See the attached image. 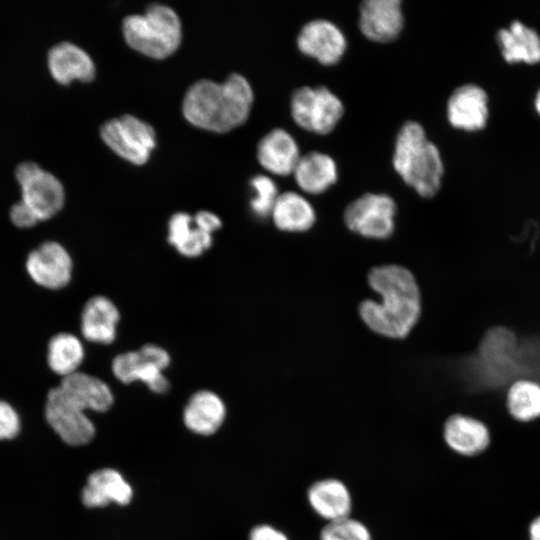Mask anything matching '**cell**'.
<instances>
[{
    "label": "cell",
    "mask_w": 540,
    "mask_h": 540,
    "mask_svg": "<svg viewBox=\"0 0 540 540\" xmlns=\"http://www.w3.org/2000/svg\"><path fill=\"white\" fill-rule=\"evenodd\" d=\"M132 495L131 486L118 471L104 468L90 474L82 491V501L90 508L104 507L110 503L126 505Z\"/></svg>",
    "instance_id": "cell-20"
},
{
    "label": "cell",
    "mask_w": 540,
    "mask_h": 540,
    "mask_svg": "<svg viewBox=\"0 0 540 540\" xmlns=\"http://www.w3.org/2000/svg\"><path fill=\"white\" fill-rule=\"evenodd\" d=\"M506 410L517 423L528 424L540 420V383L518 379L506 390Z\"/></svg>",
    "instance_id": "cell-27"
},
{
    "label": "cell",
    "mask_w": 540,
    "mask_h": 540,
    "mask_svg": "<svg viewBox=\"0 0 540 540\" xmlns=\"http://www.w3.org/2000/svg\"><path fill=\"white\" fill-rule=\"evenodd\" d=\"M194 227V220L191 215L185 212L173 214L168 222V242L178 249L188 238Z\"/></svg>",
    "instance_id": "cell-30"
},
{
    "label": "cell",
    "mask_w": 540,
    "mask_h": 540,
    "mask_svg": "<svg viewBox=\"0 0 540 540\" xmlns=\"http://www.w3.org/2000/svg\"><path fill=\"white\" fill-rule=\"evenodd\" d=\"M254 100L253 89L241 74L232 73L222 83L201 79L191 85L182 102L185 119L192 125L228 132L248 118Z\"/></svg>",
    "instance_id": "cell-2"
},
{
    "label": "cell",
    "mask_w": 540,
    "mask_h": 540,
    "mask_svg": "<svg viewBox=\"0 0 540 540\" xmlns=\"http://www.w3.org/2000/svg\"><path fill=\"white\" fill-rule=\"evenodd\" d=\"M250 185L255 192L250 201L253 215L259 219L269 217L280 194L276 183L269 176L258 174L252 177Z\"/></svg>",
    "instance_id": "cell-29"
},
{
    "label": "cell",
    "mask_w": 540,
    "mask_h": 540,
    "mask_svg": "<svg viewBox=\"0 0 540 540\" xmlns=\"http://www.w3.org/2000/svg\"><path fill=\"white\" fill-rule=\"evenodd\" d=\"M58 386L86 410L105 412L114 401L110 387L103 380L82 371L61 378Z\"/></svg>",
    "instance_id": "cell-26"
},
{
    "label": "cell",
    "mask_w": 540,
    "mask_h": 540,
    "mask_svg": "<svg viewBox=\"0 0 540 540\" xmlns=\"http://www.w3.org/2000/svg\"><path fill=\"white\" fill-rule=\"evenodd\" d=\"M392 163L402 180L420 196L433 197L440 189L444 174L442 157L420 123L410 120L401 126Z\"/></svg>",
    "instance_id": "cell-3"
},
{
    "label": "cell",
    "mask_w": 540,
    "mask_h": 540,
    "mask_svg": "<svg viewBox=\"0 0 540 540\" xmlns=\"http://www.w3.org/2000/svg\"><path fill=\"white\" fill-rule=\"evenodd\" d=\"M359 29L369 40L387 43L395 40L404 26L399 0H366L359 8Z\"/></svg>",
    "instance_id": "cell-13"
},
{
    "label": "cell",
    "mask_w": 540,
    "mask_h": 540,
    "mask_svg": "<svg viewBox=\"0 0 540 540\" xmlns=\"http://www.w3.org/2000/svg\"><path fill=\"white\" fill-rule=\"evenodd\" d=\"M41 167L34 162H23L15 170V177L19 184H23L32 177Z\"/></svg>",
    "instance_id": "cell-35"
},
{
    "label": "cell",
    "mask_w": 540,
    "mask_h": 540,
    "mask_svg": "<svg viewBox=\"0 0 540 540\" xmlns=\"http://www.w3.org/2000/svg\"><path fill=\"white\" fill-rule=\"evenodd\" d=\"M290 109L299 127L320 135L330 133L344 114L342 101L325 86L296 89L291 96Z\"/></svg>",
    "instance_id": "cell-5"
},
{
    "label": "cell",
    "mask_w": 540,
    "mask_h": 540,
    "mask_svg": "<svg viewBox=\"0 0 540 540\" xmlns=\"http://www.w3.org/2000/svg\"><path fill=\"white\" fill-rule=\"evenodd\" d=\"M10 224L17 230L28 231L40 221L33 210L22 200L14 203L8 212Z\"/></svg>",
    "instance_id": "cell-32"
},
{
    "label": "cell",
    "mask_w": 540,
    "mask_h": 540,
    "mask_svg": "<svg viewBox=\"0 0 540 540\" xmlns=\"http://www.w3.org/2000/svg\"><path fill=\"white\" fill-rule=\"evenodd\" d=\"M225 416L226 406L223 400L209 390L195 392L183 411L185 426L200 435L215 433L222 425Z\"/></svg>",
    "instance_id": "cell-21"
},
{
    "label": "cell",
    "mask_w": 540,
    "mask_h": 540,
    "mask_svg": "<svg viewBox=\"0 0 540 540\" xmlns=\"http://www.w3.org/2000/svg\"><path fill=\"white\" fill-rule=\"evenodd\" d=\"M87 410L57 385L45 398L44 415L50 427L69 445L87 444L95 435V427Z\"/></svg>",
    "instance_id": "cell-9"
},
{
    "label": "cell",
    "mask_w": 540,
    "mask_h": 540,
    "mask_svg": "<svg viewBox=\"0 0 540 540\" xmlns=\"http://www.w3.org/2000/svg\"><path fill=\"white\" fill-rule=\"evenodd\" d=\"M300 156L297 142L282 128L268 132L257 145L259 164L274 175L292 174Z\"/></svg>",
    "instance_id": "cell-19"
},
{
    "label": "cell",
    "mask_w": 540,
    "mask_h": 540,
    "mask_svg": "<svg viewBox=\"0 0 540 540\" xmlns=\"http://www.w3.org/2000/svg\"><path fill=\"white\" fill-rule=\"evenodd\" d=\"M367 283L378 298H366L358 304L362 323L378 336L405 339L419 324L424 310L415 274L400 264H380L368 271Z\"/></svg>",
    "instance_id": "cell-1"
},
{
    "label": "cell",
    "mask_w": 540,
    "mask_h": 540,
    "mask_svg": "<svg viewBox=\"0 0 540 540\" xmlns=\"http://www.w3.org/2000/svg\"><path fill=\"white\" fill-rule=\"evenodd\" d=\"M529 540H540V516L532 520L528 528Z\"/></svg>",
    "instance_id": "cell-36"
},
{
    "label": "cell",
    "mask_w": 540,
    "mask_h": 540,
    "mask_svg": "<svg viewBox=\"0 0 540 540\" xmlns=\"http://www.w3.org/2000/svg\"><path fill=\"white\" fill-rule=\"evenodd\" d=\"M120 313L107 297L96 295L83 306L80 331L84 339L96 344H111L117 335Z\"/></svg>",
    "instance_id": "cell-18"
},
{
    "label": "cell",
    "mask_w": 540,
    "mask_h": 540,
    "mask_svg": "<svg viewBox=\"0 0 540 540\" xmlns=\"http://www.w3.org/2000/svg\"><path fill=\"white\" fill-rule=\"evenodd\" d=\"M496 39L503 58L508 62H540V34L518 19L498 29Z\"/></svg>",
    "instance_id": "cell-22"
},
{
    "label": "cell",
    "mask_w": 540,
    "mask_h": 540,
    "mask_svg": "<svg viewBox=\"0 0 540 540\" xmlns=\"http://www.w3.org/2000/svg\"><path fill=\"white\" fill-rule=\"evenodd\" d=\"M292 174L298 187L313 195L328 190L338 178L334 159L319 151L301 155Z\"/></svg>",
    "instance_id": "cell-23"
},
{
    "label": "cell",
    "mask_w": 540,
    "mask_h": 540,
    "mask_svg": "<svg viewBox=\"0 0 540 540\" xmlns=\"http://www.w3.org/2000/svg\"><path fill=\"white\" fill-rule=\"evenodd\" d=\"M534 106H535L536 111L540 114V87L535 94Z\"/></svg>",
    "instance_id": "cell-37"
},
{
    "label": "cell",
    "mask_w": 540,
    "mask_h": 540,
    "mask_svg": "<svg viewBox=\"0 0 540 540\" xmlns=\"http://www.w3.org/2000/svg\"><path fill=\"white\" fill-rule=\"evenodd\" d=\"M305 498L310 510L325 523L352 515L353 494L347 483L338 477L314 480L307 487Z\"/></svg>",
    "instance_id": "cell-11"
},
{
    "label": "cell",
    "mask_w": 540,
    "mask_h": 540,
    "mask_svg": "<svg viewBox=\"0 0 540 540\" xmlns=\"http://www.w3.org/2000/svg\"><path fill=\"white\" fill-rule=\"evenodd\" d=\"M84 358V345L75 334L62 331L48 338L45 351L46 367L60 379L80 371Z\"/></svg>",
    "instance_id": "cell-25"
},
{
    "label": "cell",
    "mask_w": 540,
    "mask_h": 540,
    "mask_svg": "<svg viewBox=\"0 0 540 540\" xmlns=\"http://www.w3.org/2000/svg\"><path fill=\"white\" fill-rule=\"evenodd\" d=\"M170 362V355L164 348L145 344L139 350L117 355L111 369L115 378L124 384L141 381L154 393H165L170 384L164 370Z\"/></svg>",
    "instance_id": "cell-8"
},
{
    "label": "cell",
    "mask_w": 540,
    "mask_h": 540,
    "mask_svg": "<svg viewBox=\"0 0 540 540\" xmlns=\"http://www.w3.org/2000/svg\"><path fill=\"white\" fill-rule=\"evenodd\" d=\"M446 112L448 121L456 128L481 129L488 119V95L482 86L464 83L450 94Z\"/></svg>",
    "instance_id": "cell-15"
},
{
    "label": "cell",
    "mask_w": 540,
    "mask_h": 540,
    "mask_svg": "<svg viewBox=\"0 0 540 540\" xmlns=\"http://www.w3.org/2000/svg\"><path fill=\"white\" fill-rule=\"evenodd\" d=\"M47 63L52 77L67 85L74 80L90 82L95 78L96 67L90 55L71 42H60L48 52Z\"/></svg>",
    "instance_id": "cell-17"
},
{
    "label": "cell",
    "mask_w": 540,
    "mask_h": 540,
    "mask_svg": "<svg viewBox=\"0 0 540 540\" xmlns=\"http://www.w3.org/2000/svg\"><path fill=\"white\" fill-rule=\"evenodd\" d=\"M21 186V200L36 214L40 222L55 217L65 203V190L60 180L40 168Z\"/></svg>",
    "instance_id": "cell-16"
},
{
    "label": "cell",
    "mask_w": 540,
    "mask_h": 540,
    "mask_svg": "<svg viewBox=\"0 0 540 540\" xmlns=\"http://www.w3.org/2000/svg\"><path fill=\"white\" fill-rule=\"evenodd\" d=\"M193 220H194V224L199 229L211 235L213 232L218 230L222 225L220 218L216 214L210 211H206V210L199 211L193 217Z\"/></svg>",
    "instance_id": "cell-34"
},
{
    "label": "cell",
    "mask_w": 540,
    "mask_h": 540,
    "mask_svg": "<svg viewBox=\"0 0 540 540\" xmlns=\"http://www.w3.org/2000/svg\"><path fill=\"white\" fill-rule=\"evenodd\" d=\"M100 137L115 154L135 165L145 164L156 146L154 128L131 114L106 121Z\"/></svg>",
    "instance_id": "cell-7"
},
{
    "label": "cell",
    "mask_w": 540,
    "mask_h": 540,
    "mask_svg": "<svg viewBox=\"0 0 540 540\" xmlns=\"http://www.w3.org/2000/svg\"><path fill=\"white\" fill-rule=\"evenodd\" d=\"M397 206L383 193H365L345 208L344 224L354 234L370 240H386L395 231Z\"/></svg>",
    "instance_id": "cell-6"
},
{
    "label": "cell",
    "mask_w": 540,
    "mask_h": 540,
    "mask_svg": "<svg viewBox=\"0 0 540 540\" xmlns=\"http://www.w3.org/2000/svg\"><path fill=\"white\" fill-rule=\"evenodd\" d=\"M248 540H291L290 536L282 529L268 524H258L249 533Z\"/></svg>",
    "instance_id": "cell-33"
},
{
    "label": "cell",
    "mask_w": 540,
    "mask_h": 540,
    "mask_svg": "<svg viewBox=\"0 0 540 540\" xmlns=\"http://www.w3.org/2000/svg\"><path fill=\"white\" fill-rule=\"evenodd\" d=\"M270 217L278 230L288 233L307 232L316 222L314 207L294 191L279 194Z\"/></svg>",
    "instance_id": "cell-24"
},
{
    "label": "cell",
    "mask_w": 540,
    "mask_h": 540,
    "mask_svg": "<svg viewBox=\"0 0 540 540\" xmlns=\"http://www.w3.org/2000/svg\"><path fill=\"white\" fill-rule=\"evenodd\" d=\"M74 263L69 250L59 241L45 240L33 248L25 260L30 281L45 291L66 288L73 276Z\"/></svg>",
    "instance_id": "cell-10"
},
{
    "label": "cell",
    "mask_w": 540,
    "mask_h": 540,
    "mask_svg": "<svg viewBox=\"0 0 540 540\" xmlns=\"http://www.w3.org/2000/svg\"><path fill=\"white\" fill-rule=\"evenodd\" d=\"M21 420L17 410L8 401L0 398V440L18 435Z\"/></svg>",
    "instance_id": "cell-31"
},
{
    "label": "cell",
    "mask_w": 540,
    "mask_h": 540,
    "mask_svg": "<svg viewBox=\"0 0 540 540\" xmlns=\"http://www.w3.org/2000/svg\"><path fill=\"white\" fill-rule=\"evenodd\" d=\"M122 32L132 49L154 59L172 55L182 39L178 14L173 8L160 3L150 5L143 14L126 16Z\"/></svg>",
    "instance_id": "cell-4"
},
{
    "label": "cell",
    "mask_w": 540,
    "mask_h": 540,
    "mask_svg": "<svg viewBox=\"0 0 540 540\" xmlns=\"http://www.w3.org/2000/svg\"><path fill=\"white\" fill-rule=\"evenodd\" d=\"M318 540H374L370 527L352 515L325 523L320 529Z\"/></svg>",
    "instance_id": "cell-28"
},
{
    "label": "cell",
    "mask_w": 540,
    "mask_h": 540,
    "mask_svg": "<svg viewBox=\"0 0 540 540\" xmlns=\"http://www.w3.org/2000/svg\"><path fill=\"white\" fill-rule=\"evenodd\" d=\"M442 436L447 447L462 456L484 452L491 440L490 429L483 420L462 412H454L445 419Z\"/></svg>",
    "instance_id": "cell-14"
},
{
    "label": "cell",
    "mask_w": 540,
    "mask_h": 540,
    "mask_svg": "<svg viewBox=\"0 0 540 540\" xmlns=\"http://www.w3.org/2000/svg\"><path fill=\"white\" fill-rule=\"evenodd\" d=\"M296 42L304 55L328 66L338 63L347 48L343 32L326 19H315L306 23L300 29Z\"/></svg>",
    "instance_id": "cell-12"
}]
</instances>
